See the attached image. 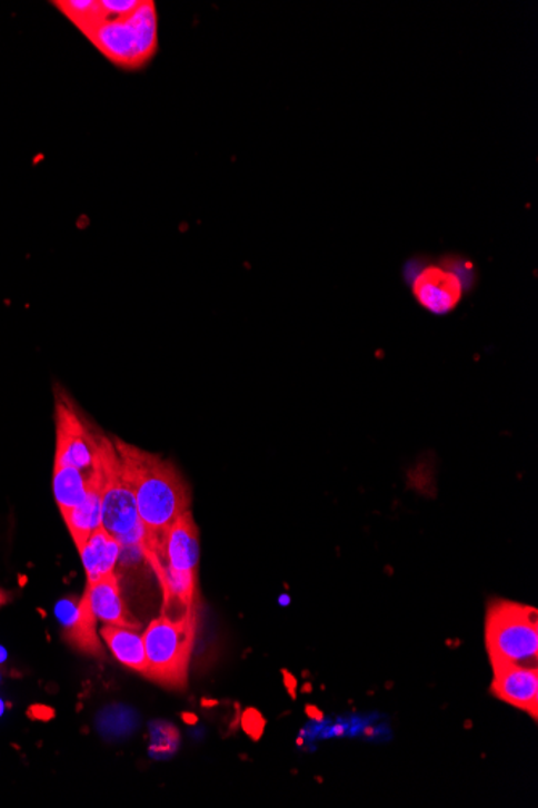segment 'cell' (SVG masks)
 Segmentation results:
<instances>
[{
	"label": "cell",
	"instance_id": "obj_1",
	"mask_svg": "<svg viewBox=\"0 0 538 808\" xmlns=\"http://www.w3.org/2000/svg\"><path fill=\"white\" fill-rule=\"evenodd\" d=\"M103 57L123 68H141L159 49L156 3L141 2L129 16H113L102 2H56Z\"/></svg>",
	"mask_w": 538,
	"mask_h": 808
},
{
	"label": "cell",
	"instance_id": "obj_2",
	"mask_svg": "<svg viewBox=\"0 0 538 808\" xmlns=\"http://www.w3.org/2000/svg\"><path fill=\"white\" fill-rule=\"evenodd\" d=\"M113 443L134 492L146 538L163 536L165 531L190 510L192 495L188 483L170 460L121 440H113Z\"/></svg>",
	"mask_w": 538,
	"mask_h": 808
},
{
	"label": "cell",
	"instance_id": "obj_3",
	"mask_svg": "<svg viewBox=\"0 0 538 808\" xmlns=\"http://www.w3.org/2000/svg\"><path fill=\"white\" fill-rule=\"evenodd\" d=\"M486 646L491 667L538 668V613L536 607L511 601L490 603Z\"/></svg>",
	"mask_w": 538,
	"mask_h": 808
},
{
	"label": "cell",
	"instance_id": "obj_4",
	"mask_svg": "<svg viewBox=\"0 0 538 808\" xmlns=\"http://www.w3.org/2000/svg\"><path fill=\"white\" fill-rule=\"evenodd\" d=\"M147 671L143 677L165 689H186L196 642V615L150 621L142 634Z\"/></svg>",
	"mask_w": 538,
	"mask_h": 808
},
{
	"label": "cell",
	"instance_id": "obj_5",
	"mask_svg": "<svg viewBox=\"0 0 538 808\" xmlns=\"http://www.w3.org/2000/svg\"><path fill=\"white\" fill-rule=\"evenodd\" d=\"M100 492H102V528L124 548H141L146 539L134 492L129 486L123 463L113 440L100 434Z\"/></svg>",
	"mask_w": 538,
	"mask_h": 808
},
{
	"label": "cell",
	"instance_id": "obj_6",
	"mask_svg": "<svg viewBox=\"0 0 538 808\" xmlns=\"http://www.w3.org/2000/svg\"><path fill=\"white\" fill-rule=\"evenodd\" d=\"M56 466L94 472L99 462L100 434L92 433L67 396L57 398Z\"/></svg>",
	"mask_w": 538,
	"mask_h": 808
},
{
	"label": "cell",
	"instance_id": "obj_7",
	"mask_svg": "<svg viewBox=\"0 0 538 808\" xmlns=\"http://www.w3.org/2000/svg\"><path fill=\"white\" fill-rule=\"evenodd\" d=\"M412 296L432 315H448L458 307L465 294L461 276L442 265H428L416 275Z\"/></svg>",
	"mask_w": 538,
	"mask_h": 808
},
{
	"label": "cell",
	"instance_id": "obj_8",
	"mask_svg": "<svg viewBox=\"0 0 538 808\" xmlns=\"http://www.w3.org/2000/svg\"><path fill=\"white\" fill-rule=\"evenodd\" d=\"M56 615L62 624L63 639L86 656L102 659L103 648L97 634V619L84 598L62 599L56 607Z\"/></svg>",
	"mask_w": 538,
	"mask_h": 808
},
{
	"label": "cell",
	"instance_id": "obj_9",
	"mask_svg": "<svg viewBox=\"0 0 538 808\" xmlns=\"http://www.w3.org/2000/svg\"><path fill=\"white\" fill-rule=\"evenodd\" d=\"M494 668L491 692L495 698L529 713L538 715V668L497 666Z\"/></svg>",
	"mask_w": 538,
	"mask_h": 808
},
{
	"label": "cell",
	"instance_id": "obj_10",
	"mask_svg": "<svg viewBox=\"0 0 538 808\" xmlns=\"http://www.w3.org/2000/svg\"><path fill=\"white\" fill-rule=\"evenodd\" d=\"M82 598L89 603V609L94 613L97 621L113 627L129 628V630L141 631V621L134 619L129 612L123 595H121L120 581L117 573L94 583L86 584Z\"/></svg>",
	"mask_w": 538,
	"mask_h": 808
},
{
	"label": "cell",
	"instance_id": "obj_11",
	"mask_svg": "<svg viewBox=\"0 0 538 808\" xmlns=\"http://www.w3.org/2000/svg\"><path fill=\"white\" fill-rule=\"evenodd\" d=\"M121 551H123V545L120 544V541L107 533L103 528L94 531L88 541L78 549L88 583H94V581L114 574Z\"/></svg>",
	"mask_w": 538,
	"mask_h": 808
},
{
	"label": "cell",
	"instance_id": "obj_12",
	"mask_svg": "<svg viewBox=\"0 0 538 808\" xmlns=\"http://www.w3.org/2000/svg\"><path fill=\"white\" fill-rule=\"evenodd\" d=\"M63 520L78 549L88 541L94 531L102 528V492H100L99 462H97V470L94 477H92L91 490H89L84 501L77 509L71 510Z\"/></svg>",
	"mask_w": 538,
	"mask_h": 808
},
{
	"label": "cell",
	"instance_id": "obj_13",
	"mask_svg": "<svg viewBox=\"0 0 538 808\" xmlns=\"http://www.w3.org/2000/svg\"><path fill=\"white\" fill-rule=\"evenodd\" d=\"M100 638L106 642L107 648L113 653L114 659L129 670L146 674L147 656L146 644L142 634L129 628L103 624L100 628Z\"/></svg>",
	"mask_w": 538,
	"mask_h": 808
},
{
	"label": "cell",
	"instance_id": "obj_14",
	"mask_svg": "<svg viewBox=\"0 0 538 808\" xmlns=\"http://www.w3.org/2000/svg\"><path fill=\"white\" fill-rule=\"evenodd\" d=\"M96 470L94 472H82V470L71 469V466L53 465V495H56V502L63 519L84 501L91 490Z\"/></svg>",
	"mask_w": 538,
	"mask_h": 808
},
{
	"label": "cell",
	"instance_id": "obj_15",
	"mask_svg": "<svg viewBox=\"0 0 538 808\" xmlns=\"http://www.w3.org/2000/svg\"><path fill=\"white\" fill-rule=\"evenodd\" d=\"M2 700H0V715H2Z\"/></svg>",
	"mask_w": 538,
	"mask_h": 808
}]
</instances>
